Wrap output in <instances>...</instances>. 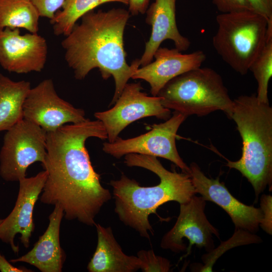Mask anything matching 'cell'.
I'll use <instances>...</instances> for the list:
<instances>
[{
  "instance_id": "cell-25",
  "label": "cell",
  "mask_w": 272,
  "mask_h": 272,
  "mask_svg": "<svg viewBox=\"0 0 272 272\" xmlns=\"http://www.w3.org/2000/svg\"><path fill=\"white\" fill-rule=\"evenodd\" d=\"M212 2L221 13L253 10L248 0H212Z\"/></svg>"
},
{
  "instance_id": "cell-23",
  "label": "cell",
  "mask_w": 272,
  "mask_h": 272,
  "mask_svg": "<svg viewBox=\"0 0 272 272\" xmlns=\"http://www.w3.org/2000/svg\"><path fill=\"white\" fill-rule=\"evenodd\" d=\"M137 257L140 261V269L143 272H168L172 266L168 259L155 254L153 250H141Z\"/></svg>"
},
{
  "instance_id": "cell-28",
  "label": "cell",
  "mask_w": 272,
  "mask_h": 272,
  "mask_svg": "<svg viewBox=\"0 0 272 272\" xmlns=\"http://www.w3.org/2000/svg\"><path fill=\"white\" fill-rule=\"evenodd\" d=\"M150 0H129L128 12L132 15L144 14Z\"/></svg>"
},
{
  "instance_id": "cell-8",
  "label": "cell",
  "mask_w": 272,
  "mask_h": 272,
  "mask_svg": "<svg viewBox=\"0 0 272 272\" xmlns=\"http://www.w3.org/2000/svg\"><path fill=\"white\" fill-rule=\"evenodd\" d=\"M186 117L174 111L169 119L153 125L148 132L128 139L118 137L112 143H104L102 150L117 159L131 153L161 157L173 163L183 172L189 174V167L180 156L175 143L179 127Z\"/></svg>"
},
{
  "instance_id": "cell-20",
  "label": "cell",
  "mask_w": 272,
  "mask_h": 272,
  "mask_svg": "<svg viewBox=\"0 0 272 272\" xmlns=\"http://www.w3.org/2000/svg\"><path fill=\"white\" fill-rule=\"evenodd\" d=\"M40 17L30 0H0V29L23 28L37 33Z\"/></svg>"
},
{
  "instance_id": "cell-2",
  "label": "cell",
  "mask_w": 272,
  "mask_h": 272,
  "mask_svg": "<svg viewBox=\"0 0 272 272\" xmlns=\"http://www.w3.org/2000/svg\"><path fill=\"white\" fill-rule=\"evenodd\" d=\"M129 17V12L123 9L90 11L61 43L64 59L76 79H84L95 68L104 80L113 77L115 91L110 105L115 103L140 66L139 59L130 65L125 59L123 34Z\"/></svg>"
},
{
  "instance_id": "cell-15",
  "label": "cell",
  "mask_w": 272,
  "mask_h": 272,
  "mask_svg": "<svg viewBox=\"0 0 272 272\" xmlns=\"http://www.w3.org/2000/svg\"><path fill=\"white\" fill-rule=\"evenodd\" d=\"M155 60L138 68L131 78L149 83L152 96L158 95L165 85L173 78L201 66L206 59L202 50L182 54L176 48L159 47L154 55Z\"/></svg>"
},
{
  "instance_id": "cell-27",
  "label": "cell",
  "mask_w": 272,
  "mask_h": 272,
  "mask_svg": "<svg viewBox=\"0 0 272 272\" xmlns=\"http://www.w3.org/2000/svg\"><path fill=\"white\" fill-rule=\"evenodd\" d=\"M255 12L272 19V0H248Z\"/></svg>"
},
{
  "instance_id": "cell-26",
  "label": "cell",
  "mask_w": 272,
  "mask_h": 272,
  "mask_svg": "<svg viewBox=\"0 0 272 272\" xmlns=\"http://www.w3.org/2000/svg\"><path fill=\"white\" fill-rule=\"evenodd\" d=\"M271 203L272 197L270 195L263 194L261 196L260 209L262 213V219L259 226L269 235L272 233Z\"/></svg>"
},
{
  "instance_id": "cell-22",
  "label": "cell",
  "mask_w": 272,
  "mask_h": 272,
  "mask_svg": "<svg viewBox=\"0 0 272 272\" xmlns=\"http://www.w3.org/2000/svg\"><path fill=\"white\" fill-rule=\"evenodd\" d=\"M250 71L257 84V99L261 102L269 103L268 85L272 76V21L268 22L267 38L261 51L250 65Z\"/></svg>"
},
{
  "instance_id": "cell-9",
  "label": "cell",
  "mask_w": 272,
  "mask_h": 272,
  "mask_svg": "<svg viewBox=\"0 0 272 272\" xmlns=\"http://www.w3.org/2000/svg\"><path fill=\"white\" fill-rule=\"evenodd\" d=\"M206 201L193 195L187 202L180 204V212L173 227L161 241L160 246L175 253L187 250L192 245L207 252L215 248L214 236L220 239L218 230L211 224L205 213Z\"/></svg>"
},
{
  "instance_id": "cell-10",
  "label": "cell",
  "mask_w": 272,
  "mask_h": 272,
  "mask_svg": "<svg viewBox=\"0 0 272 272\" xmlns=\"http://www.w3.org/2000/svg\"><path fill=\"white\" fill-rule=\"evenodd\" d=\"M143 89L140 83H127L112 108L94 113L106 129L108 142H113L127 126L141 118L155 116L166 120L171 117L170 109L163 106L161 97L149 96Z\"/></svg>"
},
{
  "instance_id": "cell-14",
  "label": "cell",
  "mask_w": 272,
  "mask_h": 272,
  "mask_svg": "<svg viewBox=\"0 0 272 272\" xmlns=\"http://www.w3.org/2000/svg\"><path fill=\"white\" fill-rule=\"evenodd\" d=\"M189 174L196 193L206 201L214 202L222 208L231 218L235 229L255 233L258 231L262 213L260 208L246 205L233 196L219 177H208L199 166L192 162Z\"/></svg>"
},
{
  "instance_id": "cell-11",
  "label": "cell",
  "mask_w": 272,
  "mask_h": 272,
  "mask_svg": "<svg viewBox=\"0 0 272 272\" xmlns=\"http://www.w3.org/2000/svg\"><path fill=\"white\" fill-rule=\"evenodd\" d=\"M23 118L46 132L66 123H79L87 119L83 109L75 107L57 95L51 79L31 88L23 105Z\"/></svg>"
},
{
  "instance_id": "cell-7",
  "label": "cell",
  "mask_w": 272,
  "mask_h": 272,
  "mask_svg": "<svg viewBox=\"0 0 272 272\" xmlns=\"http://www.w3.org/2000/svg\"><path fill=\"white\" fill-rule=\"evenodd\" d=\"M46 132L23 119L6 131L0 151V176L6 181H19L26 177L33 163L42 164L46 156Z\"/></svg>"
},
{
  "instance_id": "cell-12",
  "label": "cell",
  "mask_w": 272,
  "mask_h": 272,
  "mask_svg": "<svg viewBox=\"0 0 272 272\" xmlns=\"http://www.w3.org/2000/svg\"><path fill=\"white\" fill-rule=\"evenodd\" d=\"M46 39L37 33L24 35L19 28L0 29V65L9 72H40L46 62Z\"/></svg>"
},
{
  "instance_id": "cell-3",
  "label": "cell",
  "mask_w": 272,
  "mask_h": 272,
  "mask_svg": "<svg viewBox=\"0 0 272 272\" xmlns=\"http://www.w3.org/2000/svg\"><path fill=\"white\" fill-rule=\"evenodd\" d=\"M124 163L128 167L149 170L160 179L158 184L148 187L141 186L124 174L110 182L114 211L119 220L142 237L149 239L150 233H153L149 220L151 214H156L157 208L168 201L185 203L196 193L189 174L168 170L156 157L128 154L125 155Z\"/></svg>"
},
{
  "instance_id": "cell-5",
  "label": "cell",
  "mask_w": 272,
  "mask_h": 272,
  "mask_svg": "<svg viewBox=\"0 0 272 272\" xmlns=\"http://www.w3.org/2000/svg\"><path fill=\"white\" fill-rule=\"evenodd\" d=\"M157 96L163 106L186 117L222 110L229 118L233 105L222 77L210 67L200 66L173 78Z\"/></svg>"
},
{
  "instance_id": "cell-30",
  "label": "cell",
  "mask_w": 272,
  "mask_h": 272,
  "mask_svg": "<svg viewBox=\"0 0 272 272\" xmlns=\"http://www.w3.org/2000/svg\"><path fill=\"white\" fill-rule=\"evenodd\" d=\"M3 221V219H0V224L2 223Z\"/></svg>"
},
{
  "instance_id": "cell-17",
  "label": "cell",
  "mask_w": 272,
  "mask_h": 272,
  "mask_svg": "<svg viewBox=\"0 0 272 272\" xmlns=\"http://www.w3.org/2000/svg\"><path fill=\"white\" fill-rule=\"evenodd\" d=\"M64 216L62 208L55 205L49 216V224L32 249L25 254L10 262H25L36 267L41 272H61L66 259L59 240L60 227Z\"/></svg>"
},
{
  "instance_id": "cell-24",
  "label": "cell",
  "mask_w": 272,
  "mask_h": 272,
  "mask_svg": "<svg viewBox=\"0 0 272 272\" xmlns=\"http://www.w3.org/2000/svg\"><path fill=\"white\" fill-rule=\"evenodd\" d=\"M40 17L53 19L55 14L62 7L65 0H30Z\"/></svg>"
},
{
  "instance_id": "cell-16",
  "label": "cell",
  "mask_w": 272,
  "mask_h": 272,
  "mask_svg": "<svg viewBox=\"0 0 272 272\" xmlns=\"http://www.w3.org/2000/svg\"><path fill=\"white\" fill-rule=\"evenodd\" d=\"M176 0H154L147 10L146 22L152 27L149 41L146 43L145 51L139 59L140 65L150 63L156 50L165 40L174 43L175 48L180 51L186 50L190 45L189 40L182 36L176 21Z\"/></svg>"
},
{
  "instance_id": "cell-4",
  "label": "cell",
  "mask_w": 272,
  "mask_h": 272,
  "mask_svg": "<svg viewBox=\"0 0 272 272\" xmlns=\"http://www.w3.org/2000/svg\"><path fill=\"white\" fill-rule=\"evenodd\" d=\"M229 118L237 125L242 141L237 161L227 160V166L239 171L252 186L256 198L267 186L272 187V108L255 94L233 100Z\"/></svg>"
},
{
  "instance_id": "cell-13",
  "label": "cell",
  "mask_w": 272,
  "mask_h": 272,
  "mask_svg": "<svg viewBox=\"0 0 272 272\" xmlns=\"http://www.w3.org/2000/svg\"><path fill=\"white\" fill-rule=\"evenodd\" d=\"M47 176V173L44 170L34 176L26 177L19 180V189L15 205L0 224V240L10 245L16 254L19 251V247L14 241L17 234L21 235V242L25 248L29 246L30 240L35 229L33 211L42 191Z\"/></svg>"
},
{
  "instance_id": "cell-1",
  "label": "cell",
  "mask_w": 272,
  "mask_h": 272,
  "mask_svg": "<svg viewBox=\"0 0 272 272\" xmlns=\"http://www.w3.org/2000/svg\"><path fill=\"white\" fill-rule=\"evenodd\" d=\"M91 137L107 139L99 120L86 119L46 132V153L41 164L47 176L40 199L45 204L60 206L66 219L93 226L111 194L101 184L85 147Z\"/></svg>"
},
{
  "instance_id": "cell-21",
  "label": "cell",
  "mask_w": 272,
  "mask_h": 272,
  "mask_svg": "<svg viewBox=\"0 0 272 272\" xmlns=\"http://www.w3.org/2000/svg\"><path fill=\"white\" fill-rule=\"evenodd\" d=\"M110 2L128 5L129 0H65L62 10L57 12L50 20L54 35H67L84 14L102 4Z\"/></svg>"
},
{
  "instance_id": "cell-6",
  "label": "cell",
  "mask_w": 272,
  "mask_h": 272,
  "mask_svg": "<svg viewBox=\"0 0 272 272\" xmlns=\"http://www.w3.org/2000/svg\"><path fill=\"white\" fill-rule=\"evenodd\" d=\"M216 19L214 48L233 70L246 75L265 44L269 20L253 10L221 13Z\"/></svg>"
},
{
  "instance_id": "cell-19",
  "label": "cell",
  "mask_w": 272,
  "mask_h": 272,
  "mask_svg": "<svg viewBox=\"0 0 272 272\" xmlns=\"http://www.w3.org/2000/svg\"><path fill=\"white\" fill-rule=\"evenodd\" d=\"M31 88L28 81H14L0 74V131L23 119V105Z\"/></svg>"
},
{
  "instance_id": "cell-18",
  "label": "cell",
  "mask_w": 272,
  "mask_h": 272,
  "mask_svg": "<svg viewBox=\"0 0 272 272\" xmlns=\"http://www.w3.org/2000/svg\"><path fill=\"white\" fill-rule=\"evenodd\" d=\"M98 241L96 250L87 265L89 272H134L140 269L137 256L124 253L110 227L96 224Z\"/></svg>"
},
{
  "instance_id": "cell-29",
  "label": "cell",
  "mask_w": 272,
  "mask_h": 272,
  "mask_svg": "<svg viewBox=\"0 0 272 272\" xmlns=\"http://www.w3.org/2000/svg\"><path fill=\"white\" fill-rule=\"evenodd\" d=\"M0 271L1 272H30L31 269L25 267H17L8 261L4 255L0 253Z\"/></svg>"
}]
</instances>
